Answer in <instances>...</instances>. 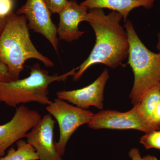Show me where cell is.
Instances as JSON below:
<instances>
[{"mask_svg": "<svg viewBox=\"0 0 160 160\" xmlns=\"http://www.w3.org/2000/svg\"><path fill=\"white\" fill-rule=\"evenodd\" d=\"M122 16L112 11L106 15L102 9H90L86 22L94 30L96 42L89 57L78 67L73 76L78 81L90 66L102 64L115 69L128 57L129 44L126 30L121 24Z\"/></svg>", "mask_w": 160, "mask_h": 160, "instance_id": "cell-1", "label": "cell"}, {"mask_svg": "<svg viewBox=\"0 0 160 160\" xmlns=\"http://www.w3.org/2000/svg\"><path fill=\"white\" fill-rule=\"evenodd\" d=\"M27 18L12 12L0 35V63L8 69L11 81L19 79L24 64L30 59L39 60L46 67L54 64L39 52L32 42Z\"/></svg>", "mask_w": 160, "mask_h": 160, "instance_id": "cell-2", "label": "cell"}, {"mask_svg": "<svg viewBox=\"0 0 160 160\" xmlns=\"http://www.w3.org/2000/svg\"><path fill=\"white\" fill-rule=\"evenodd\" d=\"M28 77L9 82H0V102L10 107L16 108L21 104L35 102L44 105L52 102L49 99V86L54 82L66 81L74 75L78 68L65 74H49L38 63L30 67Z\"/></svg>", "mask_w": 160, "mask_h": 160, "instance_id": "cell-3", "label": "cell"}, {"mask_svg": "<svg viewBox=\"0 0 160 160\" xmlns=\"http://www.w3.org/2000/svg\"><path fill=\"white\" fill-rule=\"evenodd\" d=\"M124 27L129 44L128 63L134 76L129 98L134 106L149 90L160 87V53L152 52L145 46L130 20L126 21Z\"/></svg>", "mask_w": 160, "mask_h": 160, "instance_id": "cell-4", "label": "cell"}, {"mask_svg": "<svg viewBox=\"0 0 160 160\" xmlns=\"http://www.w3.org/2000/svg\"><path fill=\"white\" fill-rule=\"evenodd\" d=\"M49 114L53 117L58 124L59 138L55 146L58 153L62 156L66 145L71 136L80 127L89 124L93 113L89 110L72 106L57 98L46 107Z\"/></svg>", "mask_w": 160, "mask_h": 160, "instance_id": "cell-5", "label": "cell"}, {"mask_svg": "<svg viewBox=\"0 0 160 160\" xmlns=\"http://www.w3.org/2000/svg\"><path fill=\"white\" fill-rule=\"evenodd\" d=\"M42 118L36 110L29 109L24 105L16 108L10 121L0 125V158L18 141L26 138L27 133Z\"/></svg>", "mask_w": 160, "mask_h": 160, "instance_id": "cell-6", "label": "cell"}, {"mask_svg": "<svg viewBox=\"0 0 160 160\" xmlns=\"http://www.w3.org/2000/svg\"><path fill=\"white\" fill-rule=\"evenodd\" d=\"M16 13L25 15L29 29L45 37L54 50L58 51L57 28L51 19V12L45 0H27L26 4L18 9Z\"/></svg>", "mask_w": 160, "mask_h": 160, "instance_id": "cell-7", "label": "cell"}, {"mask_svg": "<svg viewBox=\"0 0 160 160\" xmlns=\"http://www.w3.org/2000/svg\"><path fill=\"white\" fill-rule=\"evenodd\" d=\"M88 126L94 129H136L146 133L153 130L143 119L136 105L126 112L100 111L93 114Z\"/></svg>", "mask_w": 160, "mask_h": 160, "instance_id": "cell-8", "label": "cell"}, {"mask_svg": "<svg viewBox=\"0 0 160 160\" xmlns=\"http://www.w3.org/2000/svg\"><path fill=\"white\" fill-rule=\"evenodd\" d=\"M55 123L51 115H45L26 135V142L34 148L39 160H63L55 146Z\"/></svg>", "mask_w": 160, "mask_h": 160, "instance_id": "cell-9", "label": "cell"}, {"mask_svg": "<svg viewBox=\"0 0 160 160\" xmlns=\"http://www.w3.org/2000/svg\"><path fill=\"white\" fill-rule=\"evenodd\" d=\"M109 78V72L105 69L94 82L88 86L74 90L58 91L57 96L82 109H88L90 106L103 109L104 89Z\"/></svg>", "mask_w": 160, "mask_h": 160, "instance_id": "cell-10", "label": "cell"}, {"mask_svg": "<svg viewBox=\"0 0 160 160\" xmlns=\"http://www.w3.org/2000/svg\"><path fill=\"white\" fill-rule=\"evenodd\" d=\"M88 8L79 5L76 0H70L60 12L59 23L57 28L60 40L71 43L82 36L85 32L79 29V25L86 22Z\"/></svg>", "mask_w": 160, "mask_h": 160, "instance_id": "cell-11", "label": "cell"}, {"mask_svg": "<svg viewBox=\"0 0 160 160\" xmlns=\"http://www.w3.org/2000/svg\"><path fill=\"white\" fill-rule=\"evenodd\" d=\"M155 0H85L80 4L88 9H108L116 11L123 16L126 22L130 12L134 8L143 7L149 9L153 6Z\"/></svg>", "mask_w": 160, "mask_h": 160, "instance_id": "cell-12", "label": "cell"}, {"mask_svg": "<svg viewBox=\"0 0 160 160\" xmlns=\"http://www.w3.org/2000/svg\"><path fill=\"white\" fill-rule=\"evenodd\" d=\"M160 100V87H156L148 91L136 105L140 115L150 127L152 115Z\"/></svg>", "mask_w": 160, "mask_h": 160, "instance_id": "cell-13", "label": "cell"}, {"mask_svg": "<svg viewBox=\"0 0 160 160\" xmlns=\"http://www.w3.org/2000/svg\"><path fill=\"white\" fill-rule=\"evenodd\" d=\"M17 149L10 147L7 154L0 158V160H38V156L34 148L24 140L16 142Z\"/></svg>", "mask_w": 160, "mask_h": 160, "instance_id": "cell-14", "label": "cell"}, {"mask_svg": "<svg viewBox=\"0 0 160 160\" xmlns=\"http://www.w3.org/2000/svg\"><path fill=\"white\" fill-rule=\"evenodd\" d=\"M140 142L147 149L160 150V130H153L146 133L141 138Z\"/></svg>", "mask_w": 160, "mask_h": 160, "instance_id": "cell-15", "label": "cell"}, {"mask_svg": "<svg viewBox=\"0 0 160 160\" xmlns=\"http://www.w3.org/2000/svg\"><path fill=\"white\" fill-rule=\"evenodd\" d=\"M14 0H0V20L7 22V18L13 12Z\"/></svg>", "mask_w": 160, "mask_h": 160, "instance_id": "cell-16", "label": "cell"}, {"mask_svg": "<svg viewBox=\"0 0 160 160\" xmlns=\"http://www.w3.org/2000/svg\"><path fill=\"white\" fill-rule=\"evenodd\" d=\"M68 0H45L51 13H59L69 2Z\"/></svg>", "mask_w": 160, "mask_h": 160, "instance_id": "cell-17", "label": "cell"}, {"mask_svg": "<svg viewBox=\"0 0 160 160\" xmlns=\"http://www.w3.org/2000/svg\"><path fill=\"white\" fill-rule=\"evenodd\" d=\"M149 125L153 130L160 129V100L152 115Z\"/></svg>", "mask_w": 160, "mask_h": 160, "instance_id": "cell-18", "label": "cell"}, {"mask_svg": "<svg viewBox=\"0 0 160 160\" xmlns=\"http://www.w3.org/2000/svg\"><path fill=\"white\" fill-rule=\"evenodd\" d=\"M129 156L131 160H160V158L158 159L154 156L150 155L142 158L140 154L139 150L137 148H133L131 149L129 152Z\"/></svg>", "mask_w": 160, "mask_h": 160, "instance_id": "cell-19", "label": "cell"}, {"mask_svg": "<svg viewBox=\"0 0 160 160\" xmlns=\"http://www.w3.org/2000/svg\"><path fill=\"white\" fill-rule=\"evenodd\" d=\"M8 69L5 65L0 63V82H11Z\"/></svg>", "mask_w": 160, "mask_h": 160, "instance_id": "cell-20", "label": "cell"}, {"mask_svg": "<svg viewBox=\"0 0 160 160\" xmlns=\"http://www.w3.org/2000/svg\"><path fill=\"white\" fill-rule=\"evenodd\" d=\"M6 22H4V21L0 20V35L2 34L3 29L6 26Z\"/></svg>", "mask_w": 160, "mask_h": 160, "instance_id": "cell-21", "label": "cell"}, {"mask_svg": "<svg viewBox=\"0 0 160 160\" xmlns=\"http://www.w3.org/2000/svg\"><path fill=\"white\" fill-rule=\"evenodd\" d=\"M158 44L157 45V48L159 51V53H160V32L158 35Z\"/></svg>", "mask_w": 160, "mask_h": 160, "instance_id": "cell-22", "label": "cell"}]
</instances>
